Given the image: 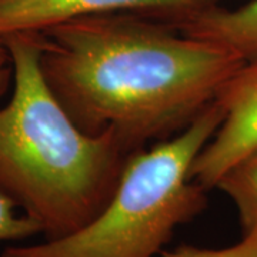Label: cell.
<instances>
[{"mask_svg": "<svg viewBox=\"0 0 257 257\" xmlns=\"http://www.w3.org/2000/svg\"><path fill=\"white\" fill-rule=\"evenodd\" d=\"M40 70L76 126L133 153L190 126L244 62L136 13L74 19L42 32Z\"/></svg>", "mask_w": 257, "mask_h": 257, "instance_id": "cell-1", "label": "cell"}, {"mask_svg": "<svg viewBox=\"0 0 257 257\" xmlns=\"http://www.w3.org/2000/svg\"><path fill=\"white\" fill-rule=\"evenodd\" d=\"M13 92L0 107V193L46 236H70L92 223L119 186L128 153L110 135L76 126L40 70L42 32L0 39Z\"/></svg>", "mask_w": 257, "mask_h": 257, "instance_id": "cell-2", "label": "cell"}, {"mask_svg": "<svg viewBox=\"0 0 257 257\" xmlns=\"http://www.w3.org/2000/svg\"><path fill=\"white\" fill-rule=\"evenodd\" d=\"M223 119L214 100L176 136L130 153L111 200L87 226L62 239L12 246L0 257H155L176 229L207 207L192 165Z\"/></svg>", "mask_w": 257, "mask_h": 257, "instance_id": "cell-3", "label": "cell"}, {"mask_svg": "<svg viewBox=\"0 0 257 257\" xmlns=\"http://www.w3.org/2000/svg\"><path fill=\"white\" fill-rule=\"evenodd\" d=\"M223 119L192 165L190 177L204 190L216 189L223 176L257 150V62L244 63L216 97Z\"/></svg>", "mask_w": 257, "mask_h": 257, "instance_id": "cell-4", "label": "cell"}, {"mask_svg": "<svg viewBox=\"0 0 257 257\" xmlns=\"http://www.w3.org/2000/svg\"><path fill=\"white\" fill-rule=\"evenodd\" d=\"M220 0H0V39L45 32L74 19L104 13H136L175 25Z\"/></svg>", "mask_w": 257, "mask_h": 257, "instance_id": "cell-5", "label": "cell"}, {"mask_svg": "<svg viewBox=\"0 0 257 257\" xmlns=\"http://www.w3.org/2000/svg\"><path fill=\"white\" fill-rule=\"evenodd\" d=\"M173 26L187 36L227 49L244 63L257 62V0L233 9L214 5Z\"/></svg>", "mask_w": 257, "mask_h": 257, "instance_id": "cell-6", "label": "cell"}, {"mask_svg": "<svg viewBox=\"0 0 257 257\" xmlns=\"http://www.w3.org/2000/svg\"><path fill=\"white\" fill-rule=\"evenodd\" d=\"M233 202L243 234L257 230V150L233 166L216 184Z\"/></svg>", "mask_w": 257, "mask_h": 257, "instance_id": "cell-7", "label": "cell"}, {"mask_svg": "<svg viewBox=\"0 0 257 257\" xmlns=\"http://www.w3.org/2000/svg\"><path fill=\"white\" fill-rule=\"evenodd\" d=\"M13 77L12 62L6 49H0V97L8 90ZM42 233L40 227L26 216L15 214V204L0 193V241H15Z\"/></svg>", "mask_w": 257, "mask_h": 257, "instance_id": "cell-8", "label": "cell"}, {"mask_svg": "<svg viewBox=\"0 0 257 257\" xmlns=\"http://www.w3.org/2000/svg\"><path fill=\"white\" fill-rule=\"evenodd\" d=\"M163 257H257V230L243 234L239 243L224 248H200L183 244L172 251H162Z\"/></svg>", "mask_w": 257, "mask_h": 257, "instance_id": "cell-9", "label": "cell"}, {"mask_svg": "<svg viewBox=\"0 0 257 257\" xmlns=\"http://www.w3.org/2000/svg\"><path fill=\"white\" fill-rule=\"evenodd\" d=\"M3 47L5 46H3V43H2V40H0V49H3Z\"/></svg>", "mask_w": 257, "mask_h": 257, "instance_id": "cell-10", "label": "cell"}]
</instances>
